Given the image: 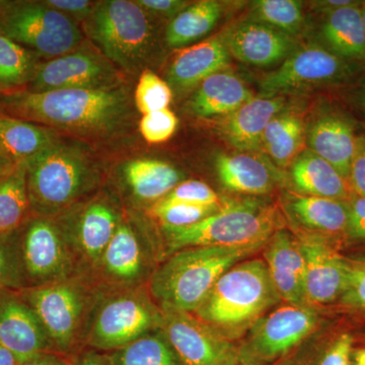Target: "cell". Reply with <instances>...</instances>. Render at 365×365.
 <instances>
[{
	"instance_id": "cell-16",
	"label": "cell",
	"mask_w": 365,
	"mask_h": 365,
	"mask_svg": "<svg viewBox=\"0 0 365 365\" xmlns=\"http://www.w3.org/2000/svg\"><path fill=\"white\" fill-rule=\"evenodd\" d=\"M29 299L53 344L68 351L83 309L78 292L69 285H52L35 290Z\"/></svg>"
},
{
	"instance_id": "cell-17",
	"label": "cell",
	"mask_w": 365,
	"mask_h": 365,
	"mask_svg": "<svg viewBox=\"0 0 365 365\" xmlns=\"http://www.w3.org/2000/svg\"><path fill=\"white\" fill-rule=\"evenodd\" d=\"M230 61L232 55L225 39L209 38L174 55L168 68V83L180 93L195 90L209 76L227 71Z\"/></svg>"
},
{
	"instance_id": "cell-24",
	"label": "cell",
	"mask_w": 365,
	"mask_h": 365,
	"mask_svg": "<svg viewBox=\"0 0 365 365\" xmlns=\"http://www.w3.org/2000/svg\"><path fill=\"white\" fill-rule=\"evenodd\" d=\"M288 169L292 186L302 195L346 202H349L354 195L349 182L330 163L309 148H304Z\"/></svg>"
},
{
	"instance_id": "cell-29",
	"label": "cell",
	"mask_w": 365,
	"mask_h": 365,
	"mask_svg": "<svg viewBox=\"0 0 365 365\" xmlns=\"http://www.w3.org/2000/svg\"><path fill=\"white\" fill-rule=\"evenodd\" d=\"M122 173L132 194L143 201H155L167 196L182 178L174 165L153 158L129 160L122 168Z\"/></svg>"
},
{
	"instance_id": "cell-53",
	"label": "cell",
	"mask_w": 365,
	"mask_h": 365,
	"mask_svg": "<svg viewBox=\"0 0 365 365\" xmlns=\"http://www.w3.org/2000/svg\"><path fill=\"white\" fill-rule=\"evenodd\" d=\"M353 359L355 365H365V348L353 352Z\"/></svg>"
},
{
	"instance_id": "cell-40",
	"label": "cell",
	"mask_w": 365,
	"mask_h": 365,
	"mask_svg": "<svg viewBox=\"0 0 365 365\" xmlns=\"http://www.w3.org/2000/svg\"><path fill=\"white\" fill-rule=\"evenodd\" d=\"M165 200L176 201L198 206H220V197L206 182L189 180L180 182L165 197Z\"/></svg>"
},
{
	"instance_id": "cell-47",
	"label": "cell",
	"mask_w": 365,
	"mask_h": 365,
	"mask_svg": "<svg viewBox=\"0 0 365 365\" xmlns=\"http://www.w3.org/2000/svg\"><path fill=\"white\" fill-rule=\"evenodd\" d=\"M359 2L360 1H353V0H318V1L309 2V4L314 11L326 16L343 7L354 6Z\"/></svg>"
},
{
	"instance_id": "cell-18",
	"label": "cell",
	"mask_w": 365,
	"mask_h": 365,
	"mask_svg": "<svg viewBox=\"0 0 365 365\" xmlns=\"http://www.w3.org/2000/svg\"><path fill=\"white\" fill-rule=\"evenodd\" d=\"M264 256L280 299L288 304L304 306L306 263L299 240L282 228L269 239Z\"/></svg>"
},
{
	"instance_id": "cell-9",
	"label": "cell",
	"mask_w": 365,
	"mask_h": 365,
	"mask_svg": "<svg viewBox=\"0 0 365 365\" xmlns=\"http://www.w3.org/2000/svg\"><path fill=\"white\" fill-rule=\"evenodd\" d=\"M124 85L121 71L102 53L81 46L66 55L41 62L26 91L111 90Z\"/></svg>"
},
{
	"instance_id": "cell-22",
	"label": "cell",
	"mask_w": 365,
	"mask_h": 365,
	"mask_svg": "<svg viewBox=\"0 0 365 365\" xmlns=\"http://www.w3.org/2000/svg\"><path fill=\"white\" fill-rule=\"evenodd\" d=\"M253 97L239 76L223 71L197 86L187 102L186 110L198 118L227 117Z\"/></svg>"
},
{
	"instance_id": "cell-5",
	"label": "cell",
	"mask_w": 365,
	"mask_h": 365,
	"mask_svg": "<svg viewBox=\"0 0 365 365\" xmlns=\"http://www.w3.org/2000/svg\"><path fill=\"white\" fill-rule=\"evenodd\" d=\"M31 208L54 213L71 205L97 185L95 158L79 143L57 139L26 160Z\"/></svg>"
},
{
	"instance_id": "cell-21",
	"label": "cell",
	"mask_w": 365,
	"mask_h": 365,
	"mask_svg": "<svg viewBox=\"0 0 365 365\" xmlns=\"http://www.w3.org/2000/svg\"><path fill=\"white\" fill-rule=\"evenodd\" d=\"M215 169L225 188L245 195H266L277 180L275 165L260 153H222L215 158Z\"/></svg>"
},
{
	"instance_id": "cell-52",
	"label": "cell",
	"mask_w": 365,
	"mask_h": 365,
	"mask_svg": "<svg viewBox=\"0 0 365 365\" xmlns=\"http://www.w3.org/2000/svg\"><path fill=\"white\" fill-rule=\"evenodd\" d=\"M14 165H16V163L0 155V178L4 177Z\"/></svg>"
},
{
	"instance_id": "cell-11",
	"label": "cell",
	"mask_w": 365,
	"mask_h": 365,
	"mask_svg": "<svg viewBox=\"0 0 365 365\" xmlns=\"http://www.w3.org/2000/svg\"><path fill=\"white\" fill-rule=\"evenodd\" d=\"M357 136L354 120L332 103H321L306 121L309 150L330 163L347 181Z\"/></svg>"
},
{
	"instance_id": "cell-19",
	"label": "cell",
	"mask_w": 365,
	"mask_h": 365,
	"mask_svg": "<svg viewBox=\"0 0 365 365\" xmlns=\"http://www.w3.org/2000/svg\"><path fill=\"white\" fill-rule=\"evenodd\" d=\"M0 345L20 364L47 353L48 336L32 307L16 299L0 304Z\"/></svg>"
},
{
	"instance_id": "cell-32",
	"label": "cell",
	"mask_w": 365,
	"mask_h": 365,
	"mask_svg": "<svg viewBox=\"0 0 365 365\" xmlns=\"http://www.w3.org/2000/svg\"><path fill=\"white\" fill-rule=\"evenodd\" d=\"M115 209L105 202H93L81 213L78 225V239L86 256L100 260L118 227Z\"/></svg>"
},
{
	"instance_id": "cell-46",
	"label": "cell",
	"mask_w": 365,
	"mask_h": 365,
	"mask_svg": "<svg viewBox=\"0 0 365 365\" xmlns=\"http://www.w3.org/2000/svg\"><path fill=\"white\" fill-rule=\"evenodd\" d=\"M353 339L349 334H342L326 350L318 365H349Z\"/></svg>"
},
{
	"instance_id": "cell-39",
	"label": "cell",
	"mask_w": 365,
	"mask_h": 365,
	"mask_svg": "<svg viewBox=\"0 0 365 365\" xmlns=\"http://www.w3.org/2000/svg\"><path fill=\"white\" fill-rule=\"evenodd\" d=\"M179 124L175 113L170 109L160 110L143 115L139 121V131L144 140L150 144H160L174 135Z\"/></svg>"
},
{
	"instance_id": "cell-4",
	"label": "cell",
	"mask_w": 365,
	"mask_h": 365,
	"mask_svg": "<svg viewBox=\"0 0 365 365\" xmlns=\"http://www.w3.org/2000/svg\"><path fill=\"white\" fill-rule=\"evenodd\" d=\"M83 26L98 51L120 71L141 73L157 57L158 37L151 16L136 1H98Z\"/></svg>"
},
{
	"instance_id": "cell-26",
	"label": "cell",
	"mask_w": 365,
	"mask_h": 365,
	"mask_svg": "<svg viewBox=\"0 0 365 365\" xmlns=\"http://www.w3.org/2000/svg\"><path fill=\"white\" fill-rule=\"evenodd\" d=\"M63 245L58 230L44 218L33 220L24 239V261L32 277L48 278L59 272L64 264Z\"/></svg>"
},
{
	"instance_id": "cell-20",
	"label": "cell",
	"mask_w": 365,
	"mask_h": 365,
	"mask_svg": "<svg viewBox=\"0 0 365 365\" xmlns=\"http://www.w3.org/2000/svg\"><path fill=\"white\" fill-rule=\"evenodd\" d=\"M287 106L285 97H253L225 118L220 126L222 135L237 150L260 153L269 122Z\"/></svg>"
},
{
	"instance_id": "cell-8",
	"label": "cell",
	"mask_w": 365,
	"mask_h": 365,
	"mask_svg": "<svg viewBox=\"0 0 365 365\" xmlns=\"http://www.w3.org/2000/svg\"><path fill=\"white\" fill-rule=\"evenodd\" d=\"M362 67L345 61L319 43L299 46L279 67L262 79L260 97L299 95L349 83Z\"/></svg>"
},
{
	"instance_id": "cell-37",
	"label": "cell",
	"mask_w": 365,
	"mask_h": 365,
	"mask_svg": "<svg viewBox=\"0 0 365 365\" xmlns=\"http://www.w3.org/2000/svg\"><path fill=\"white\" fill-rule=\"evenodd\" d=\"M172 100L173 90L168 81L150 69L141 72L133 96L134 105L140 114L169 109Z\"/></svg>"
},
{
	"instance_id": "cell-36",
	"label": "cell",
	"mask_w": 365,
	"mask_h": 365,
	"mask_svg": "<svg viewBox=\"0 0 365 365\" xmlns=\"http://www.w3.org/2000/svg\"><path fill=\"white\" fill-rule=\"evenodd\" d=\"M114 365H182L169 342L158 336H143L118 350Z\"/></svg>"
},
{
	"instance_id": "cell-54",
	"label": "cell",
	"mask_w": 365,
	"mask_h": 365,
	"mask_svg": "<svg viewBox=\"0 0 365 365\" xmlns=\"http://www.w3.org/2000/svg\"><path fill=\"white\" fill-rule=\"evenodd\" d=\"M6 253H4V248H2L1 245H0V281H1L2 277H4V273H6Z\"/></svg>"
},
{
	"instance_id": "cell-38",
	"label": "cell",
	"mask_w": 365,
	"mask_h": 365,
	"mask_svg": "<svg viewBox=\"0 0 365 365\" xmlns=\"http://www.w3.org/2000/svg\"><path fill=\"white\" fill-rule=\"evenodd\" d=\"M220 206H198L163 199L153 208V215L165 228L188 227L220 210Z\"/></svg>"
},
{
	"instance_id": "cell-41",
	"label": "cell",
	"mask_w": 365,
	"mask_h": 365,
	"mask_svg": "<svg viewBox=\"0 0 365 365\" xmlns=\"http://www.w3.org/2000/svg\"><path fill=\"white\" fill-rule=\"evenodd\" d=\"M340 299L344 306L365 314V262L348 261L345 287Z\"/></svg>"
},
{
	"instance_id": "cell-12",
	"label": "cell",
	"mask_w": 365,
	"mask_h": 365,
	"mask_svg": "<svg viewBox=\"0 0 365 365\" xmlns=\"http://www.w3.org/2000/svg\"><path fill=\"white\" fill-rule=\"evenodd\" d=\"M317 322L316 313L306 307H279L257 322L248 354L260 360L283 356L313 332Z\"/></svg>"
},
{
	"instance_id": "cell-50",
	"label": "cell",
	"mask_w": 365,
	"mask_h": 365,
	"mask_svg": "<svg viewBox=\"0 0 365 365\" xmlns=\"http://www.w3.org/2000/svg\"><path fill=\"white\" fill-rule=\"evenodd\" d=\"M76 365H114L112 357L102 356L96 353H86Z\"/></svg>"
},
{
	"instance_id": "cell-1",
	"label": "cell",
	"mask_w": 365,
	"mask_h": 365,
	"mask_svg": "<svg viewBox=\"0 0 365 365\" xmlns=\"http://www.w3.org/2000/svg\"><path fill=\"white\" fill-rule=\"evenodd\" d=\"M134 106L128 85L0 97L1 114L88 141L112 140L126 134L133 124Z\"/></svg>"
},
{
	"instance_id": "cell-42",
	"label": "cell",
	"mask_w": 365,
	"mask_h": 365,
	"mask_svg": "<svg viewBox=\"0 0 365 365\" xmlns=\"http://www.w3.org/2000/svg\"><path fill=\"white\" fill-rule=\"evenodd\" d=\"M348 182L354 195L365 197V134L357 136Z\"/></svg>"
},
{
	"instance_id": "cell-48",
	"label": "cell",
	"mask_w": 365,
	"mask_h": 365,
	"mask_svg": "<svg viewBox=\"0 0 365 365\" xmlns=\"http://www.w3.org/2000/svg\"><path fill=\"white\" fill-rule=\"evenodd\" d=\"M347 100L353 107L365 113V79L347 91Z\"/></svg>"
},
{
	"instance_id": "cell-23",
	"label": "cell",
	"mask_w": 365,
	"mask_h": 365,
	"mask_svg": "<svg viewBox=\"0 0 365 365\" xmlns=\"http://www.w3.org/2000/svg\"><path fill=\"white\" fill-rule=\"evenodd\" d=\"M362 2L326 14L319 28V44L345 61L365 67V29Z\"/></svg>"
},
{
	"instance_id": "cell-3",
	"label": "cell",
	"mask_w": 365,
	"mask_h": 365,
	"mask_svg": "<svg viewBox=\"0 0 365 365\" xmlns=\"http://www.w3.org/2000/svg\"><path fill=\"white\" fill-rule=\"evenodd\" d=\"M279 299L265 261L253 259L228 269L196 313L227 338L256 324Z\"/></svg>"
},
{
	"instance_id": "cell-55",
	"label": "cell",
	"mask_w": 365,
	"mask_h": 365,
	"mask_svg": "<svg viewBox=\"0 0 365 365\" xmlns=\"http://www.w3.org/2000/svg\"><path fill=\"white\" fill-rule=\"evenodd\" d=\"M361 13H362V18H364V29H365V2H362Z\"/></svg>"
},
{
	"instance_id": "cell-30",
	"label": "cell",
	"mask_w": 365,
	"mask_h": 365,
	"mask_svg": "<svg viewBox=\"0 0 365 365\" xmlns=\"http://www.w3.org/2000/svg\"><path fill=\"white\" fill-rule=\"evenodd\" d=\"M223 13V4L216 0H201L190 4L170 21L165 29L168 47L180 50L203 39L220 23Z\"/></svg>"
},
{
	"instance_id": "cell-25",
	"label": "cell",
	"mask_w": 365,
	"mask_h": 365,
	"mask_svg": "<svg viewBox=\"0 0 365 365\" xmlns=\"http://www.w3.org/2000/svg\"><path fill=\"white\" fill-rule=\"evenodd\" d=\"M306 119L300 110L287 106L269 122L262 139L261 153L274 165L288 168L304 150Z\"/></svg>"
},
{
	"instance_id": "cell-45",
	"label": "cell",
	"mask_w": 365,
	"mask_h": 365,
	"mask_svg": "<svg viewBox=\"0 0 365 365\" xmlns=\"http://www.w3.org/2000/svg\"><path fill=\"white\" fill-rule=\"evenodd\" d=\"M150 16L172 21L191 4L186 0H135Z\"/></svg>"
},
{
	"instance_id": "cell-35",
	"label": "cell",
	"mask_w": 365,
	"mask_h": 365,
	"mask_svg": "<svg viewBox=\"0 0 365 365\" xmlns=\"http://www.w3.org/2000/svg\"><path fill=\"white\" fill-rule=\"evenodd\" d=\"M250 20L297 37L304 25V4L299 0H257L251 4Z\"/></svg>"
},
{
	"instance_id": "cell-51",
	"label": "cell",
	"mask_w": 365,
	"mask_h": 365,
	"mask_svg": "<svg viewBox=\"0 0 365 365\" xmlns=\"http://www.w3.org/2000/svg\"><path fill=\"white\" fill-rule=\"evenodd\" d=\"M18 360L14 356L13 353L9 352L6 348L0 345V365H19Z\"/></svg>"
},
{
	"instance_id": "cell-34",
	"label": "cell",
	"mask_w": 365,
	"mask_h": 365,
	"mask_svg": "<svg viewBox=\"0 0 365 365\" xmlns=\"http://www.w3.org/2000/svg\"><path fill=\"white\" fill-rule=\"evenodd\" d=\"M103 259L106 268L115 277L132 279L140 273L143 267L140 246L130 227L118 225Z\"/></svg>"
},
{
	"instance_id": "cell-15",
	"label": "cell",
	"mask_w": 365,
	"mask_h": 365,
	"mask_svg": "<svg viewBox=\"0 0 365 365\" xmlns=\"http://www.w3.org/2000/svg\"><path fill=\"white\" fill-rule=\"evenodd\" d=\"M153 324L155 317L150 309L138 299H114L101 309L91 343L100 349H121L145 336Z\"/></svg>"
},
{
	"instance_id": "cell-13",
	"label": "cell",
	"mask_w": 365,
	"mask_h": 365,
	"mask_svg": "<svg viewBox=\"0 0 365 365\" xmlns=\"http://www.w3.org/2000/svg\"><path fill=\"white\" fill-rule=\"evenodd\" d=\"M223 39L232 56L257 67L281 64L299 48L297 37L250 19L230 29Z\"/></svg>"
},
{
	"instance_id": "cell-27",
	"label": "cell",
	"mask_w": 365,
	"mask_h": 365,
	"mask_svg": "<svg viewBox=\"0 0 365 365\" xmlns=\"http://www.w3.org/2000/svg\"><path fill=\"white\" fill-rule=\"evenodd\" d=\"M287 210L295 222L314 232L345 234L348 220L346 201L292 193L287 197Z\"/></svg>"
},
{
	"instance_id": "cell-44",
	"label": "cell",
	"mask_w": 365,
	"mask_h": 365,
	"mask_svg": "<svg viewBox=\"0 0 365 365\" xmlns=\"http://www.w3.org/2000/svg\"><path fill=\"white\" fill-rule=\"evenodd\" d=\"M345 234L353 240H365V197L353 195L348 202Z\"/></svg>"
},
{
	"instance_id": "cell-14",
	"label": "cell",
	"mask_w": 365,
	"mask_h": 365,
	"mask_svg": "<svg viewBox=\"0 0 365 365\" xmlns=\"http://www.w3.org/2000/svg\"><path fill=\"white\" fill-rule=\"evenodd\" d=\"M304 257V299L311 304L332 302L342 294L348 261L319 237L299 241Z\"/></svg>"
},
{
	"instance_id": "cell-28",
	"label": "cell",
	"mask_w": 365,
	"mask_h": 365,
	"mask_svg": "<svg viewBox=\"0 0 365 365\" xmlns=\"http://www.w3.org/2000/svg\"><path fill=\"white\" fill-rule=\"evenodd\" d=\"M58 138L52 129L0 113V155L14 163L30 160Z\"/></svg>"
},
{
	"instance_id": "cell-43",
	"label": "cell",
	"mask_w": 365,
	"mask_h": 365,
	"mask_svg": "<svg viewBox=\"0 0 365 365\" xmlns=\"http://www.w3.org/2000/svg\"><path fill=\"white\" fill-rule=\"evenodd\" d=\"M46 6L66 14L76 21L83 23L95 11L98 2L88 0H44Z\"/></svg>"
},
{
	"instance_id": "cell-2",
	"label": "cell",
	"mask_w": 365,
	"mask_h": 365,
	"mask_svg": "<svg viewBox=\"0 0 365 365\" xmlns=\"http://www.w3.org/2000/svg\"><path fill=\"white\" fill-rule=\"evenodd\" d=\"M265 245L244 247H193L178 252L158 269L153 294L170 312H196L216 281L235 264Z\"/></svg>"
},
{
	"instance_id": "cell-33",
	"label": "cell",
	"mask_w": 365,
	"mask_h": 365,
	"mask_svg": "<svg viewBox=\"0 0 365 365\" xmlns=\"http://www.w3.org/2000/svg\"><path fill=\"white\" fill-rule=\"evenodd\" d=\"M30 208L26 162H21L0 178V235L20 227Z\"/></svg>"
},
{
	"instance_id": "cell-49",
	"label": "cell",
	"mask_w": 365,
	"mask_h": 365,
	"mask_svg": "<svg viewBox=\"0 0 365 365\" xmlns=\"http://www.w3.org/2000/svg\"><path fill=\"white\" fill-rule=\"evenodd\" d=\"M19 365H71L66 360L57 356V355L50 354V353H44L40 356L29 360Z\"/></svg>"
},
{
	"instance_id": "cell-56",
	"label": "cell",
	"mask_w": 365,
	"mask_h": 365,
	"mask_svg": "<svg viewBox=\"0 0 365 365\" xmlns=\"http://www.w3.org/2000/svg\"><path fill=\"white\" fill-rule=\"evenodd\" d=\"M247 365H256V364H247Z\"/></svg>"
},
{
	"instance_id": "cell-6",
	"label": "cell",
	"mask_w": 365,
	"mask_h": 365,
	"mask_svg": "<svg viewBox=\"0 0 365 365\" xmlns=\"http://www.w3.org/2000/svg\"><path fill=\"white\" fill-rule=\"evenodd\" d=\"M284 218L273 204L255 199L227 201L220 210L188 227L165 228L173 250L193 247L266 245Z\"/></svg>"
},
{
	"instance_id": "cell-7",
	"label": "cell",
	"mask_w": 365,
	"mask_h": 365,
	"mask_svg": "<svg viewBox=\"0 0 365 365\" xmlns=\"http://www.w3.org/2000/svg\"><path fill=\"white\" fill-rule=\"evenodd\" d=\"M0 35L47 60L83 46L78 21L43 1L0 0Z\"/></svg>"
},
{
	"instance_id": "cell-31",
	"label": "cell",
	"mask_w": 365,
	"mask_h": 365,
	"mask_svg": "<svg viewBox=\"0 0 365 365\" xmlns=\"http://www.w3.org/2000/svg\"><path fill=\"white\" fill-rule=\"evenodd\" d=\"M40 59L31 50L0 35V97L28 90Z\"/></svg>"
},
{
	"instance_id": "cell-10",
	"label": "cell",
	"mask_w": 365,
	"mask_h": 365,
	"mask_svg": "<svg viewBox=\"0 0 365 365\" xmlns=\"http://www.w3.org/2000/svg\"><path fill=\"white\" fill-rule=\"evenodd\" d=\"M170 314L165 336L182 365H240L241 354L222 334L187 313Z\"/></svg>"
}]
</instances>
